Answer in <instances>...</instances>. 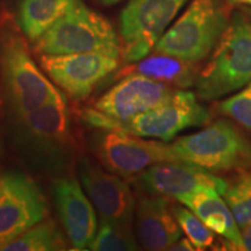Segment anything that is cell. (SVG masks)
Here are the masks:
<instances>
[{"label":"cell","instance_id":"cell-1","mask_svg":"<svg viewBox=\"0 0 251 251\" xmlns=\"http://www.w3.org/2000/svg\"><path fill=\"white\" fill-rule=\"evenodd\" d=\"M14 118L12 142L26 164L45 174H59L74 161L76 143L67 99Z\"/></svg>","mask_w":251,"mask_h":251},{"label":"cell","instance_id":"cell-2","mask_svg":"<svg viewBox=\"0 0 251 251\" xmlns=\"http://www.w3.org/2000/svg\"><path fill=\"white\" fill-rule=\"evenodd\" d=\"M25 37L13 20H0V77L5 99L14 117L65 98L37 68Z\"/></svg>","mask_w":251,"mask_h":251},{"label":"cell","instance_id":"cell-3","mask_svg":"<svg viewBox=\"0 0 251 251\" xmlns=\"http://www.w3.org/2000/svg\"><path fill=\"white\" fill-rule=\"evenodd\" d=\"M251 81V21L235 12L212 57L198 72V98L218 100L243 89Z\"/></svg>","mask_w":251,"mask_h":251},{"label":"cell","instance_id":"cell-4","mask_svg":"<svg viewBox=\"0 0 251 251\" xmlns=\"http://www.w3.org/2000/svg\"><path fill=\"white\" fill-rule=\"evenodd\" d=\"M84 119L99 129L124 131L144 139L169 142L187 128L207 125L212 120V114L192 91L175 90L168 101L129 120H114L94 108L87 109Z\"/></svg>","mask_w":251,"mask_h":251},{"label":"cell","instance_id":"cell-5","mask_svg":"<svg viewBox=\"0 0 251 251\" xmlns=\"http://www.w3.org/2000/svg\"><path fill=\"white\" fill-rule=\"evenodd\" d=\"M229 23L224 0H192L157 41L153 51L196 64L215 49Z\"/></svg>","mask_w":251,"mask_h":251},{"label":"cell","instance_id":"cell-6","mask_svg":"<svg viewBox=\"0 0 251 251\" xmlns=\"http://www.w3.org/2000/svg\"><path fill=\"white\" fill-rule=\"evenodd\" d=\"M41 55L101 52L121 57V41L111 23L81 0L35 41Z\"/></svg>","mask_w":251,"mask_h":251},{"label":"cell","instance_id":"cell-7","mask_svg":"<svg viewBox=\"0 0 251 251\" xmlns=\"http://www.w3.org/2000/svg\"><path fill=\"white\" fill-rule=\"evenodd\" d=\"M177 162L218 172L251 168V142L230 121L221 119L171 143Z\"/></svg>","mask_w":251,"mask_h":251},{"label":"cell","instance_id":"cell-8","mask_svg":"<svg viewBox=\"0 0 251 251\" xmlns=\"http://www.w3.org/2000/svg\"><path fill=\"white\" fill-rule=\"evenodd\" d=\"M188 0H130L120 15L121 57L135 63L147 57Z\"/></svg>","mask_w":251,"mask_h":251},{"label":"cell","instance_id":"cell-9","mask_svg":"<svg viewBox=\"0 0 251 251\" xmlns=\"http://www.w3.org/2000/svg\"><path fill=\"white\" fill-rule=\"evenodd\" d=\"M91 146L103 168L126 179L157 163L177 162L171 144L124 131L99 129L93 134Z\"/></svg>","mask_w":251,"mask_h":251},{"label":"cell","instance_id":"cell-10","mask_svg":"<svg viewBox=\"0 0 251 251\" xmlns=\"http://www.w3.org/2000/svg\"><path fill=\"white\" fill-rule=\"evenodd\" d=\"M48 214V203L29 176L8 172L0 177V250Z\"/></svg>","mask_w":251,"mask_h":251},{"label":"cell","instance_id":"cell-11","mask_svg":"<svg viewBox=\"0 0 251 251\" xmlns=\"http://www.w3.org/2000/svg\"><path fill=\"white\" fill-rule=\"evenodd\" d=\"M119 59L101 52L41 55L40 63L56 85L71 98L84 100L119 68Z\"/></svg>","mask_w":251,"mask_h":251},{"label":"cell","instance_id":"cell-12","mask_svg":"<svg viewBox=\"0 0 251 251\" xmlns=\"http://www.w3.org/2000/svg\"><path fill=\"white\" fill-rule=\"evenodd\" d=\"M141 194L164 197L175 200L180 194L206 187L224 194L227 180L199 166L183 162H162L146 169L131 178Z\"/></svg>","mask_w":251,"mask_h":251},{"label":"cell","instance_id":"cell-13","mask_svg":"<svg viewBox=\"0 0 251 251\" xmlns=\"http://www.w3.org/2000/svg\"><path fill=\"white\" fill-rule=\"evenodd\" d=\"M174 92V87L161 81L129 74L103 93L94 102L93 108L114 120H129L168 101Z\"/></svg>","mask_w":251,"mask_h":251},{"label":"cell","instance_id":"cell-14","mask_svg":"<svg viewBox=\"0 0 251 251\" xmlns=\"http://www.w3.org/2000/svg\"><path fill=\"white\" fill-rule=\"evenodd\" d=\"M78 175L85 193L102 220L131 224L136 200L122 177L103 170L89 157L79 159Z\"/></svg>","mask_w":251,"mask_h":251},{"label":"cell","instance_id":"cell-15","mask_svg":"<svg viewBox=\"0 0 251 251\" xmlns=\"http://www.w3.org/2000/svg\"><path fill=\"white\" fill-rule=\"evenodd\" d=\"M58 218L75 250L89 249L98 230L93 203L76 178L63 176L52 185Z\"/></svg>","mask_w":251,"mask_h":251},{"label":"cell","instance_id":"cell-16","mask_svg":"<svg viewBox=\"0 0 251 251\" xmlns=\"http://www.w3.org/2000/svg\"><path fill=\"white\" fill-rule=\"evenodd\" d=\"M172 199L142 194L135 205L136 233L146 250H169L183 231L171 209Z\"/></svg>","mask_w":251,"mask_h":251},{"label":"cell","instance_id":"cell-17","mask_svg":"<svg viewBox=\"0 0 251 251\" xmlns=\"http://www.w3.org/2000/svg\"><path fill=\"white\" fill-rule=\"evenodd\" d=\"M175 200L191 209L211 230L225 237L233 250H244L242 233L233 213L215 188L206 187L180 194Z\"/></svg>","mask_w":251,"mask_h":251},{"label":"cell","instance_id":"cell-18","mask_svg":"<svg viewBox=\"0 0 251 251\" xmlns=\"http://www.w3.org/2000/svg\"><path fill=\"white\" fill-rule=\"evenodd\" d=\"M193 63L185 62L174 56L155 52V54L135 62L122 75L139 74L161 81L174 89L186 90L194 86L198 72Z\"/></svg>","mask_w":251,"mask_h":251},{"label":"cell","instance_id":"cell-19","mask_svg":"<svg viewBox=\"0 0 251 251\" xmlns=\"http://www.w3.org/2000/svg\"><path fill=\"white\" fill-rule=\"evenodd\" d=\"M78 0H23L19 6V27L33 42L43 35Z\"/></svg>","mask_w":251,"mask_h":251},{"label":"cell","instance_id":"cell-20","mask_svg":"<svg viewBox=\"0 0 251 251\" xmlns=\"http://www.w3.org/2000/svg\"><path fill=\"white\" fill-rule=\"evenodd\" d=\"M64 235L54 220L43 219L15 240L6 244L2 250L8 251H54L65 250Z\"/></svg>","mask_w":251,"mask_h":251},{"label":"cell","instance_id":"cell-21","mask_svg":"<svg viewBox=\"0 0 251 251\" xmlns=\"http://www.w3.org/2000/svg\"><path fill=\"white\" fill-rule=\"evenodd\" d=\"M222 197L233 213L238 227L243 229L249 226L251 224V172L244 169L237 170V174L227 180V187Z\"/></svg>","mask_w":251,"mask_h":251},{"label":"cell","instance_id":"cell-22","mask_svg":"<svg viewBox=\"0 0 251 251\" xmlns=\"http://www.w3.org/2000/svg\"><path fill=\"white\" fill-rule=\"evenodd\" d=\"M137 249L139 244L131 230V224H119L102 219L96 236L89 246V250L98 251H128Z\"/></svg>","mask_w":251,"mask_h":251},{"label":"cell","instance_id":"cell-23","mask_svg":"<svg viewBox=\"0 0 251 251\" xmlns=\"http://www.w3.org/2000/svg\"><path fill=\"white\" fill-rule=\"evenodd\" d=\"M171 209L181 231L192 242L196 250H206L213 247L216 238L214 231L207 227L191 209L174 201L171 203Z\"/></svg>","mask_w":251,"mask_h":251},{"label":"cell","instance_id":"cell-24","mask_svg":"<svg viewBox=\"0 0 251 251\" xmlns=\"http://www.w3.org/2000/svg\"><path fill=\"white\" fill-rule=\"evenodd\" d=\"M216 109L251 133V81L237 93L220 101Z\"/></svg>","mask_w":251,"mask_h":251},{"label":"cell","instance_id":"cell-25","mask_svg":"<svg viewBox=\"0 0 251 251\" xmlns=\"http://www.w3.org/2000/svg\"><path fill=\"white\" fill-rule=\"evenodd\" d=\"M169 250L170 251H194L196 250V248H194L192 242H191L187 237L186 238L180 237L179 240L176 241V242L169 248Z\"/></svg>","mask_w":251,"mask_h":251},{"label":"cell","instance_id":"cell-26","mask_svg":"<svg viewBox=\"0 0 251 251\" xmlns=\"http://www.w3.org/2000/svg\"><path fill=\"white\" fill-rule=\"evenodd\" d=\"M242 238L244 250L251 251V224L242 229Z\"/></svg>","mask_w":251,"mask_h":251},{"label":"cell","instance_id":"cell-27","mask_svg":"<svg viewBox=\"0 0 251 251\" xmlns=\"http://www.w3.org/2000/svg\"><path fill=\"white\" fill-rule=\"evenodd\" d=\"M98 1L101 2L102 5L112 6V5H115V4H118V2L122 1V0H98Z\"/></svg>","mask_w":251,"mask_h":251},{"label":"cell","instance_id":"cell-28","mask_svg":"<svg viewBox=\"0 0 251 251\" xmlns=\"http://www.w3.org/2000/svg\"><path fill=\"white\" fill-rule=\"evenodd\" d=\"M231 4H241V5H247L251 7V0H229Z\"/></svg>","mask_w":251,"mask_h":251},{"label":"cell","instance_id":"cell-29","mask_svg":"<svg viewBox=\"0 0 251 251\" xmlns=\"http://www.w3.org/2000/svg\"><path fill=\"white\" fill-rule=\"evenodd\" d=\"M0 108H1V99H0Z\"/></svg>","mask_w":251,"mask_h":251}]
</instances>
